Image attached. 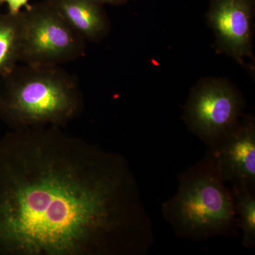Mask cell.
I'll list each match as a JSON object with an SVG mask.
<instances>
[{"mask_svg":"<svg viewBox=\"0 0 255 255\" xmlns=\"http://www.w3.org/2000/svg\"><path fill=\"white\" fill-rule=\"evenodd\" d=\"M22 11L0 14V80L20 63Z\"/></svg>","mask_w":255,"mask_h":255,"instance_id":"obj_9","label":"cell"},{"mask_svg":"<svg viewBox=\"0 0 255 255\" xmlns=\"http://www.w3.org/2000/svg\"><path fill=\"white\" fill-rule=\"evenodd\" d=\"M238 227L243 231L242 246L255 247V191L243 184H231Z\"/></svg>","mask_w":255,"mask_h":255,"instance_id":"obj_10","label":"cell"},{"mask_svg":"<svg viewBox=\"0 0 255 255\" xmlns=\"http://www.w3.org/2000/svg\"><path fill=\"white\" fill-rule=\"evenodd\" d=\"M85 41L98 42L107 34L110 22L102 3L96 0H50Z\"/></svg>","mask_w":255,"mask_h":255,"instance_id":"obj_8","label":"cell"},{"mask_svg":"<svg viewBox=\"0 0 255 255\" xmlns=\"http://www.w3.org/2000/svg\"><path fill=\"white\" fill-rule=\"evenodd\" d=\"M21 43V63L60 65L82 58L87 41L46 0L22 10Z\"/></svg>","mask_w":255,"mask_h":255,"instance_id":"obj_4","label":"cell"},{"mask_svg":"<svg viewBox=\"0 0 255 255\" xmlns=\"http://www.w3.org/2000/svg\"><path fill=\"white\" fill-rule=\"evenodd\" d=\"M206 157L225 182L243 184L255 191V123L243 117L227 136L211 147Z\"/></svg>","mask_w":255,"mask_h":255,"instance_id":"obj_6","label":"cell"},{"mask_svg":"<svg viewBox=\"0 0 255 255\" xmlns=\"http://www.w3.org/2000/svg\"><path fill=\"white\" fill-rule=\"evenodd\" d=\"M1 4H1V0H0V6H1Z\"/></svg>","mask_w":255,"mask_h":255,"instance_id":"obj_13","label":"cell"},{"mask_svg":"<svg viewBox=\"0 0 255 255\" xmlns=\"http://www.w3.org/2000/svg\"><path fill=\"white\" fill-rule=\"evenodd\" d=\"M205 157L179 174L177 193L162 204V214L178 238L205 242L238 237L231 189Z\"/></svg>","mask_w":255,"mask_h":255,"instance_id":"obj_3","label":"cell"},{"mask_svg":"<svg viewBox=\"0 0 255 255\" xmlns=\"http://www.w3.org/2000/svg\"><path fill=\"white\" fill-rule=\"evenodd\" d=\"M83 105L78 79L59 65L24 63L0 80V120L11 130L63 127Z\"/></svg>","mask_w":255,"mask_h":255,"instance_id":"obj_2","label":"cell"},{"mask_svg":"<svg viewBox=\"0 0 255 255\" xmlns=\"http://www.w3.org/2000/svg\"><path fill=\"white\" fill-rule=\"evenodd\" d=\"M254 0H212L209 21L226 52L243 63L252 58V29Z\"/></svg>","mask_w":255,"mask_h":255,"instance_id":"obj_7","label":"cell"},{"mask_svg":"<svg viewBox=\"0 0 255 255\" xmlns=\"http://www.w3.org/2000/svg\"><path fill=\"white\" fill-rule=\"evenodd\" d=\"M154 241L123 155L53 126L0 139V255H145Z\"/></svg>","mask_w":255,"mask_h":255,"instance_id":"obj_1","label":"cell"},{"mask_svg":"<svg viewBox=\"0 0 255 255\" xmlns=\"http://www.w3.org/2000/svg\"><path fill=\"white\" fill-rule=\"evenodd\" d=\"M1 4H6L8 6V12L11 14H18L22 8L27 7L29 0H1Z\"/></svg>","mask_w":255,"mask_h":255,"instance_id":"obj_11","label":"cell"},{"mask_svg":"<svg viewBox=\"0 0 255 255\" xmlns=\"http://www.w3.org/2000/svg\"><path fill=\"white\" fill-rule=\"evenodd\" d=\"M102 4H109L112 5H122L126 4L130 0H96Z\"/></svg>","mask_w":255,"mask_h":255,"instance_id":"obj_12","label":"cell"},{"mask_svg":"<svg viewBox=\"0 0 255 255\" xmlns=\"http://www.w3.org/2000/svg\"><path fill=\"white\" fill-rule=\"evenodd\" d=\"M243 108L241 95L227 83L206 82L191 94L184 119L189 130L211 147L238 127Z\"/></svg>","mask_w":255,"mask_h":255,"instance_id":"obj_5","label":"cell"}]
</instances>
